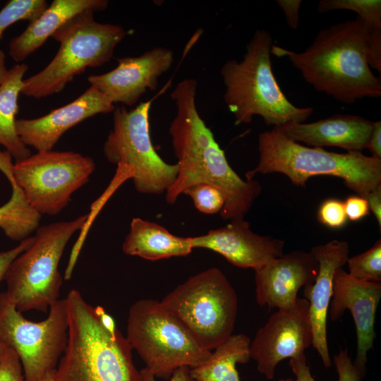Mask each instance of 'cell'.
Masks as SVG:
<instances>
[{"label": "cell", "mask_w": 381, "mask_h": 381, "mask_svg": "<svg viewBox=\"0 0 381 381\" xmlns=\"http://www.w3.org/2000/svg\"><path fill=\"white\" fill-rule=\"evenodd\" d=\"M197 86L195 80L186 78L171 93L176 114L169 132L179 172L165 193V200L174 204L187 188L198 183L211 184L219 188L225 196L219 212L221 217L230 222L244 219L262 186L254 179H243L229 165L224 150L198 113Z\"/></svg>", "instance_id": "obj_1"}, {"label": "cell", "mask_w": 381, "mask_h": 381, "mask_svg": "<svg viewBox=\"0 0 381 381\" xmlns=\"http://www.w3.org/2000/svg\"><path fill=\"white\" fill-rule=\"evenodd\" d=\"M370 27L361 18L320 30L311 44L296 52L272 45L271 54L286 58L317 91L346 104L381 95V79L368 62Z\"/></svg>", "instance_id": "obj_2"}, {"label": "cell", "mask_w": 381, "mask_h": 381, "mask_svg": "<svg viewBox=\"0 0 381 381\" xmlns=\"http://www.w3.org/2000/svg\"><path fill=\"white\" fill-rule=\"evenodd\" d=\"M65 300L68 339L54 381H143L126 337L116 327L104 325L98 306L90 305L76 289Z\"/></svg>", "instance_id": "obj_3"}, {"label": "cell", "mask_w": 381, "mask_h": 381, "mask_svg": "<svg viewBox=\"0 0 381 381\" xmlns=\"http://www.w3.org/2000/svg\"><path fill=\"white\" fill-rule=\"evenodd\" d=\"M272 37L257 30L246 48L241 61H226L221 68L226 90L224 100L236 124L249 123L253 116L279 127L289 122L304 123L313 107H298L285 96L274 75L271 61Z\"/></svg>", "instance_id": "obj_4"}, {"label": "cell", "mask_w": 381, "mask_h": 381, "mask_svg": "<svg viewBox=\"0 0 381 381\" xmlns=\"http://www.w3.org/2000/svg\"><path fill=\"white\" fill-rule=\"evenodd\" d=\"M258 148V165L246 173V179L257 174L280 173L294 185L305 187L310 177L332 176L362 197L381 185V159L362 152L338 153L306 146L274 129L259 134Z\"/></svg>", "instance_id": "obj_5"}, {"label": "cell", "mask_w": 381, "mask_h": 381, "mask_svg": "<svg viewBox=\"0 0 381 381\" xmlns=\"http://www.w3.org/2000/svg\"><path fill=\"white\" fill-rule=\"evenodd\" d=\"M87 219V214L39 226L30 246L12 261L4 277L5 294L18 311L46 313L59 299V261L69 239Z\"/></svg>", "instance_id": "obj_6"}, {"label": "cell", "mask_w": 381, "mask_h": 381, "mask_svg": "<svg viewBox=\"0 0 381 381\" xmlns=\"http://www.w3.org/2000/svg\"><path fill=\"white\" fill-rule=\"evenodd\" d=\"M94 13L78 14L54 33L52 37L60 44L57 53L44 69L23 80L21 94L40 99L60 92L86 68L111 59L126 31L118 25L97 22Z\"/></svg>", "instance_id": "obj_7"}, {"label": "cell", "mask_w": 381, "mask_h": 381, "mask_svg": "<svg viewBox=\"0 0 381 381\" xmlns=\"http://www.w3.org/2000/svg\"><path fill=\"white\" fill-rule=\"evenodd\" d=\"M160 302L208 351L233 334L238 297L227 277L217 267L190 277Z\"/></svg>", "instance_id": "obj_8"}, {"label": "cell", "mask_w": 381, "mask_h": 381, "mask_svg": "<svg viewBox=\"0 0 381 381\" xmlns=\"http://www.w3.org/2000/svg\"><path fill=\"white\" fill-rule=\"evenodd\" d=\"M126 339L145 368L164 380L180 367L202 364L212 351L204 349L160 301L149 298L130 307Z\"/></svg>", "instance_id": "obj_9"}, {"label": "cell", "mask_w": 381, "mask_h": 381, "mask_svg": "<svg viewBox=\"0 0 381 381\" xmlns=\"http://www.w3.org/2000/svg\"><path fill=\"white\" fill-rule=\"evenodd\" d=\"M152 100L140 103L134 109H114L113 128L103 146L107 159L114 164H123L133 171L135 190L143 194L166 193L174 183L177 163L166 162L157 154L150 137L149 112Z\"/></svg>", "instance_id": "obj_10"}, {"label": "cell", "mask_w": 381, "mask_h": 381, "mask_svg": "<svg viewBox=\"0 0 381 381\" xmlns=\"http://www.w3.org/2000/svg\"><path fill=\"white\" fill-rule=\"evenodd\" d=\"M68 339V316L65 298L59 299L49 309L48 317L35 322L0 294V342L18 355L25 381H40L54 371Z\"/></svg>", "instance_id": "obj_11"}, {"label": "cell", "mask_w": 381, "mask_h": 381, "mask_svg": "<svg viewBox=\"0 0 381 381\" xmlns=\"http://www.w3.org/2000/svg\"><path fill=\"white\" fill-rule=\"evenodd\" d=\"M93 159L72 151H37L16 161L15 182L29 205L40 215H56L68 204L74 192L94 172Z\"/></svg>", "instance_id": "obj_12"}, {"label": "cell", "mask_w": 381, "mask_h": 381, "mask_svg": "<svg viewBox=\"0 0 381 381\" xmlns=\"http://www.w3.org/2000/svg\"><path fill=\"white\" fill-rule=\"evenodd\" d=\"M312 340L309 303L298 298L292 306L277 309L258 329L250 341V358L255 361L258 372L272 380L281 361L306 357L305 351Z\"/></svg>", "instance_id": "obj_13"}, {"label": "cell", "mask_w": 381, "mask_h": 381, "mask_svg": "<svg viewBox=\"0 0 381 381\" xmlns=\"http://www.w3.org/2000/svg\"><path fill=\"white\" fill-rule=\"evenodd\" d=\"M380 298L381 282L356 279L342 267L335 272L329 316L336 321L347 309L352 315L356 332L353 365L361 380L365 375L368 353L373 348L375 314Z\"/></svg>", "instance_id": "obj_14"}, {"label": "cell", "mask_w": 381, "mask_h": 381, "mask_svg": "<svg viewBox=\"0 0 381 381\" xmlns=\"http://www.w3.org/2000/svg\"><path fill=\"white\" fill-rule=\"evenodd\" d=\"M117 61L113 70L90 75L87 80L113 104L133 106L148 89L155 90L157 87L159 78L174 62V53L158 47L139 56L121 58Z\"/></svg>", "instance_id": "obj_15"}, {"label": "cell", "mask_w": 381, "mask_h": 381, "mask_svg": "<svg viewBox=\"0 0 381 381\" xmlns=\"http://www.w3.org/2000/svg\"><path fill=\"white\" fill-rule=\"evenodd\" d=\"M188 239L193 249L212 250L236 267L254 271L282 255L285 244L284 240L253 232L245 219L231 221Z\"/></svg>", "instance_id": "obj_16"}, {"label": "cell", "mask_w": 381, "mask_h": 381, "mask_svg": "<svg viewBox=\"0 0 381 381\" xmlns=\"http://www.w3.org/2000/svg\"><path fill=\"white\" fill-rule=\"evenodd\" d=\"M318 271L319 263L311 251L297 250L284 253L255 270L258 304L269 309L292 306L299 289L312 285Z\"/></svg>", "instance_id": "obj_17"}, {"label": "cell", "mask_w": 381, "mask_h": 381, "mask_svg": "<svg viewBox=\"0 0 381 381\" xmlns=\"http://www.w3.org/2000/svg\"><path fill=\"white\" fill-rule=\"evenodd\" d=\"M113 104L95 87L90 85L71 102L42 116L16 119V129L23 143L37 151L52 150L62 135L87 118L114 111Z\"/></svg>", "instance_id": "obj_18"}, {"label": "cell", "mask_w": 381, "mask_h": 381, "mask_svg": "<svg viewBox=\"0 0 381 381\" xmlns=\"http://www.w3.org/2000/svg\"><path fill=\"white\" fill-rule=\"evenodd\" d=\"M312 253L319 263V271L312 285L303 287V295L309 303L312 329V346L320 356L325 368L332 365L327 344V320L333 293L335 272L349 258V246L345 241L332 240L312 248Z\"/></svg>", "instance_id": "obj_19"}, {"label": "cell", "mask_w": 381, "mask_h": 381, "mask_svg": "<svg viewBox=\"0 0 381 381\" xmlns=\"http://www.w3.org/2000/svg\"><path fill=\"white\" fill-rule=\"evenodd\" d=\"M373 126L363 116L335 114L311 123L289 122L272 129L287 138L311 147H337L346 152H362Z\"/></svg>", "instance_id": "obj_20"}, {"label": "cell", "mask_w": 381, "mask_h": 381, "mask_svg": "<svg viewBox=\"0 0 381 381\" xmlns=\"http://www.w3.org/2000/svg\"><path fill=\"white\" fill-rule=\"evenodd\" d=\"M107 0H54L49 6L8 45V54L16 62H20L40 48L66 22L85 11H103Z\"/></svg>", "instance_id": "obj_21"}, {"label": "cell", "mask_w": 381, "mask_h": 381, "mask_svg": "<svg viewBox=\"0 0 381 381\" xmlns=\"http://www.w3.org/2000/svg\"><path fill=\"white\" fill-rule=\"evenodd\" d=\"M122 250L128 255L155 261L186 256L193 248L188 237L176 236L157 223L135 217L131 220Z\"/></svg>", "instance_id": "obj_22"}, {"label": "cell", "mask_w": 381, "mask_h": 381, "mask_svg": "<svg viewBox=\"0 0 381 381\" xmlns=\"http://www.w3.org/2000/svg\"><path fill=\"white\" fill-rule=\"evenodd\" d=\"M11 159L8 152L0 149V171L6 176L12 188L10 200L0 207V229L10 239L21 241L30 237L39 227L42 215L29 205L15 182Z\"/></svg>", "instance_id": "obj_23"}, {"label": "cell", "mask_w": 381, "mask_h": 381, "mask_svg": "<svg viewBox=\"0 0 381 381\" xmlns=\"http://www.w3.org/2000/svg\"><path fill=\"white\" fill-rule=\"evenodd\" d=\"M250 339L244 334H232L219 345L202 364L190 368L194 381H241L237 363L250 358Z\"/></svg>", "instance_id": "obj_24"}, {"label": "cell", "mask_w": 381, "mask_h": 381, "mask_svg": "<svg viewBox=\"0 0 381 381\" xmlns=\"http://www.w3.org/2000/svg\"><path fill=\"white\" fill-rule=\"evenodd\" d=\"M28 67L25 64L13 66L6 79L0 85V145L4 147L16 161L29 157V148L20 140L16 129L18 111V99L21 93L23 76Z\"/></svg>", "instance_id": "obj_25"}, {"label": "cell", "mask_w": 381, "mask_h": 381, "mask_svg": "<svg viewBox=\"0 0 381 381\" xmlns=\"http://www.w3.org/2000/svg\"><path fill=\"white\" fill-rule=\"evenodd\" d=\"M317 10L320 13L348 10L357 13L372 29H381L380 0H320Z\"/></svg>", "instance_id": "obj_26"}, {"label": "cell", "mask_w": 381, "mask_h": 381, "mask_svg": "<svg viewBox=\"0 0 381 381\" xmlns=\"http://www.w3.org/2000/svg\"><path fill=\"white\" fill-rule=\"evenodd\" d=\"M349 274L353 278L365 281L381 282V241L365 252L351 257L346 263Z\"/></svg>", "instance_id": "obj_27"}, {"label": "cell", "mask_w": 381, "mask_h": 381, "mask_svg": "<svg viewBox=\"0 0 381 381\" xmlns=\"http://www.w3.org/2000/svg\"><path fill=\"white\" fill-rule=\"evenodd\" d=\"M47 6L44 0L8 1L0 11V40L9 26L19 20L32 22Z\"/></svg>", "instance_id": "obj_28"}, {"label": "cell", "mask_w": 381, "mask_h": 381, "mask_svg": "<svg viewBox=\"0 0 381 381\" xmlns=\"http://www.w3.org/2000/svg\"><path fill=\"white\" fill-rule=\"evenodd\" d=\"M182 194L189 196L200 212L206 214L219 213L222 210L225 196L217 186L207 183H198L183 190Z\"/></svg>", "instance_id": "obj_29"}, {"label": "cell", "mask_w": 381, "mask_h": 381, "mask_svg": "<svg viewBox=\"0 0 381 381\" xmlns=\"http://www.w3.org/2000/svg\"><path fill=\"white\" fill-rule=\"evenodd\" d=\"M317 217L321 224L332 229L343 227L348 219L344 202L335 198L324 200L320 205Z\"/></svg>", "instance_id": "obj_30"}, {"label": "cell", "mask_w": 381, "mask_h": 381, "mask_svg": "<svg viewBox=\"0 0 381 381\" xmlns=\"http://www.w3.org/2000/svg\"><path fill=\"white\" fill-rule=\"evenodd\" d=\"M0 381H25L20 358L8 346L5 347L0 359Z\"/></svg>", "instance_id": "obj_31"}, {"label": "cell", "mask_w": 381, "mask_h": 381, "mask_svg": "<svg viewBox=\"0 0 381 381\" xmlns=\"http://www.w3.org/2000/svg\"><path fill=\"white\" fill-rule=\"evenodd\" d=\"M334 364L337 372L338 381H361L348 354L347 349H341L334 356Z\"/></svg>", "instance_id": "obj_32"}, {"label": "cell", "mask_w": 381, "mask_h": 381, "mask_svg": "<svg viewBox=\"0 0 381 381\" xmlns=\"http://www.w3.org/2000/svg\"><path fill=\"white\" fill-rule=\"evenodd\" d=\"M347 219L353 222L358 221L370 214V210L365 197L353 195L344 202Z\"/></svg>", "instance_id": "obj_33"}, {"label": "cell", "mask_w": 381, "mask_h": 381, "mask_svg": "<svg viewBox=\"0 0 381 381\" xmlns=\"http://www.w3.org/2000/svg\"><path fill=\"white\" fill-rule=\"evenodd\" d=\"M368 62L370 67L381 73V29L370 28Z\"/></svg>", "instance_id": "obj_34"}, {"label": "cell", "mask_w": 381, "mask_h": 381, "mask_svg": "<svg viewBox=\"0 0 381 381\" xmlns=\"http://www.w3.org/2000/svg\"><path fill=\"white\" fill-rule=\"evenodd\" d=\"M32 241L33 236H30L20 241L17 246L6 251H0V282L4 279L6 271L12 261L26 250Z\"/></svg>", "instance_id": "obj_35"}, {"label": "cell", "mask_w": 381, "mask_h": 381, "mask_svg": "<svg viewBox=\"0 0 381 381\" xmlns=\"http://www.w3.org/2000/svg\"><path fill=\"white\" fill-rule=\"evenodd\" d=\"M277 4L283 11L286 25L292 30L299 26V10L301 0H277Z\"/></svg>", "instance_id": "obj_36"}, {"label": "cell", "mask_w": 381, "mask_h": 381, "mask_svg": "<svg viewBox=\"0 0 381 381\" xmlns=\"http://www.w3.org/2000/svg\"><path fill=\"white\" fill-rule=\"evenodd\" d=\"M289 366L295 378L280 379L278 381H315L307 365L306 356L298 359L291 358Z\"/></svg>", "instance_id": "obj_37"}, {"label": "cell", "mask_w": 381, "mask_h": 381, "mask_svg": "<svg viewBox=\"0 0 381 381\" xmlns=\"http://www.w3.org/2000/svg\"><path fill=\"white\" fill-rule=\"evenodd\" d=\"M143 381H157L156 377L145 368L140 370ZM168 381H194L190 375V368L182 366L174 371Z\"/></svg>", "instance_id": "obj_38"}, {"label": "cell", "mask_w": 381, "mask_h": 381, "mask_svg": "<svg viewBox=\"0 0 381 381\" xmlns=\"http://www.w3.org/2000/svg\"><path fill=\"white\" fill-rule=\"evenodd\" d=\"M366 148L372 155L381 159V121H373V126Z\"/></svg>", "instance_id": "obj_39"}, {"label": "cell", "mask_w": 381, "mask_h": 381, "mask_svg": "<svg viewBox=\"0 0 381 381\" xmlns=\"http://www.w3.org/2000/svg\"><path fill=\"white\" fill-rule=\"evenodd\" d=\"M370 211L374 214L379 225L380 231L381 229V185L370 191L366 195Z\"/></svg>", "instance_id": "obj_40"}, {"label": "cell", "mask_w": 381, "mask_h": 381, "mask_svg": "<svg viewBox=\"0 0 381 381\" xmlns=\"http://www.w3.org/2000/svg\"><path fill=\"white\" fill-rule=\"evenodd\" d=\"M5 59V54L0 49V85L5 81L8 73V70L6 66Z\"/></svg>", "instance_id": "obj_41"}, {"label": "cell", "mask_w": 381, "mask_h": 381, "mask_svg": "<svg viewBox=\"0 0 381 381\" xmlns=\"http://www.w3.org/2000/svg\"><path fill=\"white\" fill-rule=\"evenodd\" d=\"M54 370L50 373H48L40 381H54Z\"/></svg>", "instance_id": "obj_42"}, {"label": "cell", "mask_w": 381, "mask_h": 381, "mask_svg": "<svg viewBox=\"0 0 381 381\" xmlns=\"http://www.w3.org/2000/svg\"><path fill=\"white\" fill-rule=\"evenodd\" d=\"M5 347L6 346H4V344H2L1 342H0V359L2 356V354L4 351V349H5Z\"/></svg>", "instance_id": "obj_43"}]
</instances>
